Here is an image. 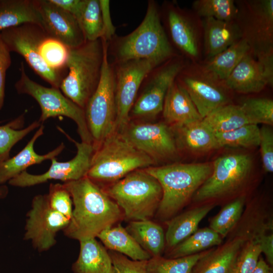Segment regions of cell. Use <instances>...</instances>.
<instances>
[{"label": "cell", "mask_w": 273, "mask_h": 273, "mask_svg": "<svg viewBox=\"0 0 273 273\" xmlns=\"http://www.w3.org/2000/svg\"><path fill=\"white\" fill-rule=\"evenodd\" d=\"M63 184L74 206L69 223L63 230L68 238L79 241L96 238L124 217L116 203L87 176Z\"/></svg>", "instance_id": "obj_1"}, {"label": "cell", "mask_w": 273, "mask_h": 273, "mask_svg": "<svg viewBox=\"0 0 273 273\" xmlns=\"http://www.w3.org/2000/svg\"><path fill=\"white\" fill-rule=\"evenodd\" d=\"M112 63L133 59H151L160 63L178 55L163 26L157 3L149 1L141 23L128 34L115 35L107 43Z\"/></svg>", "instance_id": "obj_2"}, {"label": "cell", "mask_w": 273, "mask_h": 273, "mask_svg": "<svg viewBox=\"0 0 273 273\" xmlns=\"http://www.w3.org/2000/svg\"><path fill=\"white\" fill-rule=\"evenodd\" d=\"M159 183L162 197L156 214L167 221L180 211L211 175L213 163H176L145 168Z\"/></svg>", "instance_id": "obj_3"}, {"label": "cell", "mask_w": 273, "mask_h": 273, "mask_svg": "<svg viewBox=\"0 0 273 273\" xmlns=\"http://www.w3.org/2000/svg\"><path fill=\"white\" fill-rule=\"evenodd\" d=\"M106 43L100 38L69 49L66 64L68 72L59 89L84 110L101 79Z\"/></svg>", "instance_id": "obj_4"}, {"label": "cell", "mask_w": 273, "mask_h": 273, "mask_svg": "<svg viewBox=\"0 0 273 273\" xmlns=\"http://www.w3.org/2000/svg\"><path fill=\"white\" fill-rule=\"evenodd\" d=\"M105 191L131 221L150 220L162 197L159 183L145 169L131 172Z\"/></svg>", "instance_id": "obj_5"}, {"label": "cell", "mask_w": 273, "mask_h": 273, "mask_svg": "<svg viewBox=\"0 0 273 273\" xmlns=\"http://www.w3.org/2000/svg\"><path fill=\"white\" fill-rule=\"evenodd\" d=\"M155 163L119 133L115 132L95 149L86 176L96 184L115 182L133 171L149 167Z\"/></svg>", "instance_id": "obj_6"}, {"label": "cell", "mask_w": 273, "mask_h": 273, "mask_svg": "<svg viewBox=\"0 0 273 273\" xmlns=\"http://www.w3.org/2000/svg\"><path fill=\"white\" fill-rule=\"evenodd\" d=\"M210 176L192 199L197 204H212L237 196L248 183L253 163L246 154L233 153L218 157Z\"/></svg>", "instance_id": "obj_7"}, {"label": "cell", "mask_w": 273, "mask_h": 273, "mask_svg": "<svg viewBox=\"0 0 273 273\" xmlns=\"http://www.w3.org/2000/svg\"><path fill=\"white\" fill-rule=\"evenodd\" d=\"M88 129L95 149L116 132V107L113 64L110 62L106 43L99 83L84 108Z\"/></svg>", "instance_id": "obj_8"}, {"label": "cell", "mask_w": 273, "mask_h": 273, "mask_svg": "<svg viewBox=\"0 0 273 273\" xmlns=\"http://www.w3.org/2000/svg\"><path fill=\"white\" fill-rule=\"evenodd\" d=\"M20 77L14 86L19 94L32 97L39 104L41 115L38 121L42 123L51 117L65 116L77 124L81 142L93 145L87 125L84 109L67 98L59 88L47 87L31 80L25 72L24 63L20 65Z\"/></svg>", "instance_id": "obj_9"}, {"label": "cell", "mask_w": 273, "mask_h": 273, "mask_svg": "<svg viewBox=\"0 0 273 273\" xmlns=\"http://www.w3.org/2000/svg\"><path fill=\"white\" fill-rule=\"evenodd\" d=\"M237 5L236 22L242 38L248 44L250 52L258 59L273 58V1L242 2Z\"/></svg>", "instance_id": "obj_10"}, {"label": "cell", "mask_w": 273, "mask_h": 273, "mask_svg": "<svg viewBox=\"0 0 273 273\" xmlns=\"http://www.w3.org/2000/svg\"><path fill=\"white\" fill-rule=\"evenodd\" d=\"M0 34L10 52L20 55L36 74L51 87L59 88L64 71L52 69L41 57L40 47L48 35L41 26L26 23L4 30Z\"/></svg>", "instance_id": "obj_11"}, {"label": "cell", "mask_w": 273, "mask_h": 273, "mask_svg": "<svg viewBox=\"0 0 273 273\" xmlns=\"http://www.w3.org/2000/svg\"><path fill=\"white\" fill-rule=\"evenodd\" d=\"M160 11L163 26L174 48L194 63L202 54V20L194 13L181 9L174 2H165Z\"/></svg>", "instance_id": "obj_12"}, {"label": "cell", "mask_w": 273, "mask_h": 273, "mask_svg": "<svg viewBox=\"0 0 273 273\" xmlns=\"http://www.w3.org/2000/svg\"><path fill=\"white\" fill-rule=\"evenodd\" d=\"M186 67L182 57L177 55L153 69L141 84V95L130 113L139 118H152L162 112L168 89Z\"/></svg>", "instance_id": "obj_13"}, {"label": "cell", "mask_w": 273, "mask_h": 273, "mask_svg": "<svg viewBox=\"0 0 273 273\" xmlns=\"http://www.w3.org/2000/svg\"><path fill=\"white\" fill-rule=\"evenodd\" d=\"M112 64L115 79L116 132H120L129 123L130 112L144 79L153 69L162 63L154 60L143 59Z\"/></svg>", "instance_id": "obj_14"}, {"label": "cell", "mask_w": 273, "mask_h": 273, "mask_svg": "<svg viewBox=\"0 0 273 273\" xmlns=\"http://www.w3.org/2000/svg\"><path fill=\"white\" fill-rule=\"evenodd\" d=\"M24 239L30 240L39 252L48 251L56 243V235L69 224L70 219L50 207L47 194L32 200L27 212Z\"/></svg>", "instance_id": "obj_15"}, {"label": "cell", "mask_w": 273, "mask_h": 273, "mask_svg": "<svg viewBox=\"0 0 273 273\" xmlns=\"http://www.w3.org/2000/svg\"><path fill=\"white\" fill-rule=\"evenodd\" d=\"M118 133L155 163L172 159L177 155V148L173 132L166 123H128Z\"/></svg>", "instance_id": "obj_16"}, {"label": "cell", "mask_w": 273, "mask_h": 273, "mask_svg": "<svg viewBox=\"0 0 273 273\" xmlns=\"http://www.w3.org/2000/svg\"><path fill=\"white\" fill-rule=\"evenodd\" d=\"M71 140L77 148L76 154L73 158L66 162H58L54 158L51 160V165L46 172L32 174L26 170L10 180L9 184L12 186L24 188L39 185L49 180H59L64 183L86 176L90 167L95 147L92 144Z\"/></svg>", "instance_id": "obj_17"}, {"label": "cell", "mask_w": 273, "mask_h": 273, "mask_svg": "<svg viewBox=\"0 0 273 273\" xmlns=\"http://www.w3.org/2000/svg\"><path fill=\"white\" fill-rule=\"evenodd\" d=\"M186 67L176 79L187 90L202 119L214 109L231 103L229 89L222 82L205 75L197 66Z\"/></svg>", "instance_id": "obj_18"}, {"label": "cell", "mask_w": 273, "mask_h": 273, "mask_svg": "<svg viewBox=\"0 0 273 273\" xmlns=\"http://www.w3.org/2000/svg\"><path fill=\"white\" fill-rule=\"evenodd\" d=\"M47 34L69 49L83 44L85 39L76 19L50 0H35Z\"/></svg>", "instance_id": "obj_19"}, {"label": "cell", "mask_w": 273, "mask_h": 273, "mask_svg": "<svg viewBox=\"0 0 273 273\" xmlns=\"http://www.w3.org/2000/svg\"><path fill=\"white\" fill-rule=\"evenodd\" d=\"M229 90L242 94L257 93L273 84V63L264 62L247 53L222 82Z\"/></svg>", "instance_id": "obj_20"}, {"label": "cell", "mask_w": 273, "mask_h": 273, "mask_svg": "<svg viewBox=\"0 0 273 273\" xmlns=\"http://www.w3.org/2000/svg\"><path fill=\"white\" fill-rule=\"evenodd\" d=\"M162 112L165 123L175 127L202 119L187 90L176 78L167 90Z\"/></svg>", "instance_id": "obj_21"}, {"label": "cell", "mask_w": 273, "mask_h": 273, "mask_svg": "<svg viewBox=\"0 0 273 273\" xmlns=\"http://www.w3.org/2000/svg\"><path fill=\"white\" fill-rule=\"evenodd\" d=\"M244 237L236 234L201 258L191 273H233Z\"/></svg>", "instance_id": "obj_22"}, {"label": "cell", "mask_w": 273, "mask_h": 273, "mask_svg": "<svg viewBox=\"0 0 273 273\" xmlns=\"http://www.w3.org/2000/svg\"><path fill=\"white\" fill-rule=\"evenodd\" d=\"M44 128V125L41 124L27 145L20 152L14 157L0 163V186L26 171L28 167L56 158L63 151L65 145L62 143L47 154L39 155L35 152L34 150L35 142L43 134Z\"/></svg>", "instance_id": "obj_23"}, {"label": "cell", "mask_w": 273, "mask_h": 273, "mask_svg": "<svg viewBox=\"0 0 273 273\" xmlns=\"http://www.w3.org/2000/svg\"><path fill=\"white\" fill-rule=\"evenodd\" d=\"M201 20L206 59L222 52L242 38L236 21L226 22L213 18H204Z\"/></svg>", "instance_id": "obj_24"}, {"label": "cell", "mask_w": 273, "mask_h": 273, "mask_svg": "<svg viewBox=\"0 0 273 273\" xmlns=\"http://www.w3.org/2000/svg\"><path fill=\"white\" fill-rule=\"evenodd\" d=\"M214 206L212 204L200 205L166 221L165 247L170 250L194 233L200 221Z\"/></svg>", "instance_id": "obj_25"}, {"label": "cell", "mask_w": 273, "mask_h": 273, "mask_svg": "<svg viewBox=\"0 0 273 273\" xmlns=\"http://www.w3.org/2000/svg\"><path fill=\"white\" fill-rule=\"evenodd\" d=\"M250 51L247 41L241 38L224 51L197 66L205 75L223 82Z\"/></svg>", "instance_id": "obj_26"}, {"label": "cell", "mask_w": 273, "mask_h": 273, "mask_svg": "<svg viewBox=\"0 0 273 273\" xmlns=\"http://www.w3.org/2000/svg\"><path fill=\"white\" fill-rule=\"evenodd\" d=\"M79 242V255L72 267L74 273H114L108 251L96 238Z\"/></svg>", "instance_id": "obj_27"}, {"label": "cell", "mask_w": 273, "mask_h": 273, "mask_svg": "<svg viewBox=\"0 0 273 273\" xmlns=\"http://www.w3.org/2000/svg\"><path fill=\"white\" fill-rule=\"evenodd\" d=\"M26 23L41 26L35 0H0V32Z\"/></svg>", "instance_id": "obj_28"}, {"label": "cell", "mask_w": 273, "mask_h": 273, "mask_svg": "<svg viewBox=\"0 0 273 273\" xmlns=\"http://www.w3.org/2000/svg\"><path fill=\"white\" fill-rule=\"evenodd\" d=\"M136 243L151 257L161 256L165 248L163 230L151 220L131 221L125 228Z\"/></svg>", "instance_id": "obj_29"}, {"label": "cell", "mask_w": 273, "mask_h": 273, "mask_svg": "<svg viewBox=\"0 0 273 273\" xmlns=\"http://www.w3.org/2000/svg\"><path fill=\"white\" fill-rule=\"evenodd\" d=\"M110 250L133 260H148L151 256L136 243L121 224L102 231L97 237Z\"/></svg>", "instance_id": "obj_30"}, {"label": "cell", "mask_w": 273, "mask_h": 273, "mask_svg": "<svg viewBox=\"0 0 273 273\" xmlns=\"http://www.w3.org/2000/svg\"><path fill=\"white\" fill-rule=\"evenodd\" d=\"M202 121L214 134L232 131L249 124L240 105L231 103L214 109Z\"/></svg>", "instance_id": "obj_31"}, {"label": "cell", "mask_w": 273, "mask_h": 273, "mask_svg": "<svg viewBox=\"0 0 273 273\" xmlns=\"http://www.w3.org/2000/svg\"><path fill=\"white\" fill-rule=\"evenodd\" d=\"M176 128L181 141L190 151L205 153L219 149L215 134L202 119Z\"/></svg>", "instance_id": "obj_32"}, {"label": "cell", "mask_w": 273, "mask_h": 273, "mask_svg": "<svg viewBox=\"0 0 273 273\" xmlns=\"http://www.w3.org/2000/svg\"><path fill=\"white\" fill-rule=\"evenodd\" d=\"M222 240L221 237L210 228L198 229L167 251L166 258H175L193 255L220 245Z\"/></svg>", "instance_id": "obj_33"}, {"label": "cell", "mask_w": 273, "mask_h": 273, "mask_svg": "<svg viewBox=\"0 0 273 273\" xmlns=\"http://www.w3.org/2000/svg\"><path fill=\"white\" fill-rule=\"evenodd\" d=\"M246 200L242 195L226 204L210 221L209 227L223 239L237 225L242 216Z\"/></svg>", "instance_id": "obj_34"}, {"label": "cell", "mask_w": 273, "mask_h": 273, "mask_svg": "<svg viewBox=\"0 0 273 273\" xmlns=\"http://www.w3.org/2000/svg\"><path fill=\"white\" fill-rule=\"evenodd\" d=\"M24 121L23 114L0 126V163L10 158V151L16 143L42 124L38 120H35L26 128L20 129L23 126Z\"/></svg>", "instance_id": "obj_35"}, {"label": "cell", "mask_w": 273, "mask_h": 273, "mask_svg": "<svg viewBox=\"0 0 273 273\" xmlns=\"http://www.w3.org/2000/svg\"><path fill=\"white\" fill-rule=\"evenodd\" d=\"M211 249V248L193 255L175 258H168L162 256L152 257L147 260V272L191 273L196 263Z\"/></svg>", "instance_id": "obj_36"}, {"label": "cell", "mask_w": 273, "mask_h": 273, "mask_svg": "<svg viewBox=\"0 0 273 273\" xmlns=\"http://www.w3.org/2000/svg\"><path fill=\"white\" fill-rule=\"evenodd\" d=\"M192 7L200 18H213L226 22L235 21L238 12L233 0H196Z\"/></svg>", "instance_id": "obj_37"}, {"label": "cell", "mask_w": 273, "mask_h": 273, "mask_svg": "<svg viewBox=\"0 0 273 273\" xmlns=\"http://www.w3.org/2000/svg\"><path fill=\"white\" fill-rule=\"evenodd\" d=\"M219 148L222 147L252 148L259 146L260 128L247 124L228 132L215 134Z\"/></svg>", "instance_id": "obj_38"}, {"label": "cell", "mask_w": 273, "mask_h": 273, "mask_svg": "<svg viewBox=\"0 0 273 273\" xmlns=\"http://www.w3.org/2000/svg\"><path fill=\"white\" fill-rule=\"evenodd\" d=\"M78 23L86 41L101 38L103 22L99 0H86Z\"/></svg>", "instance_id": "obj_39"}, {"label": "cell", "mask_w": 273, "mask_h": 273, "mask_svg": "<svg viewBox=\"0 0 273 273\" xmlns=\"http://www.w3.org/2000/svg\"><path fill=\"white\" fill-rule=\"evenodd\" d=\"M249 124H273V101L265 98H251L240 104Z\"/></svg>", "instance_id": "obj_40"}, {"label": "cell", "mask_w": 273, "mask_h": 273, "mask_svg": "<svg viewBox=\"0 0 273 273\" xmlns=\"http://www.w3.org/2000/svg\"><path fill=\"white\" fill-rule=\"evenodd\" d=\"M40 54L49 67L64 71L66 68L69 48L48 35L40 47Z\"/></svg>", "instance_id": "obj_41"}, {"label": "cell", "mask_w": 273, "mask_h": 273, "mask_svg": "<svg viewBox=\"0 0 273 273\" xmlns=\"http://www.w3.org/2000/svg\"><path fill=\"white\" fill-rule=\"evenodd\" d=\"M233 273H251L256 266L261 251L254 237L246 235Z\"/></svg>", "instance_id": "obj_42"}, {"label": "cell", "mask_w": 273, "mask_h": 273, "mask_svg": "<svg viewBox=\"0 0 273 273\" xmlns=\"http://www.w3.org/2000/svg\"><path fill=\"white\" fill-rule=\"evenodd\" d=\"M47 197L51 208L70 220L73 202L69 192L63 184H51Z\"/></svg>", "instance_id": "obj_43"}, {"label": "cell", "mask_w": 273, "mask_h": 273, "mask_svg": "<svg viewBox=\"0 0 273 273\" xmlns=\"http://www.w3.org/2000/svg\"><path fill=\"white\" fill-rule=\"evenodd\" d=\"M114 273H148L147 260H133L120 253L110 250Z\"/></svg>", "instance_id": "obj_44"}, {"label": "cell", "mask_w": 273, "mask_h": 273, "mask_svg": "<svg viewBox=\"0 0 273 273\" xmlns=\"http://www.w3.org/2000/svg\"><path fill=\"white\" fill-rule=\"evenodd\" d=\"M260 154L263 169L266 172L273 171V132L268 125L260 128Z\"/></svg>", "instance_id": "obj_45"}, {"label": "cell", "mask_w": 273, "mask_h": 273, "mask_svg": "<svg viewBox=\"0 0 273 273\" xmlns=\"http://www.w3.org/2000/svg\"><path fill=\"white\" fill-rule=\"evenodd\" d=\"M10 53L0 34V110L4 104L6 73L12 63Z\"/></svg>", "instance_id": "obj_46"}, {"label": "cell", "mask_w": 273, "mask_h": 273, "mask_svg": "<svg viewBox=\"0 0 273 273\" xmlns=\"http://www.w3.org/2000/svg\"><path fill=\"white\" fill-rule=\"evenodd\" d=\"M103 22V33L101 39L107 43L115 34L116 27L111 17L110 1L99 0Z\"/></svg>", "instance_id": "obj_47"}, {"label": "cell", "mask_w": 273, "mask_h": 273, "mask_svg": "<svg viewBox=\"0 0 273 273\" xmlns=\"http://www.w3.org/2000/svg\"><path fill=\"white\" fill-rule=\"evenodd\" d=\"M50 1L72 15L78 22L86 0H50Z\"/></svg>", "instance_id": "obj_48"}, {"label": "cell", "mask_w": 273, "mask_h": 273, "mask_svg": "<svg viewBox=\"0 0 273 273\" xmlns=\"http://www.w3.org/2000/svg\"><path fill=\"white\" fill-rule=\"evenodd\" d=\"M259 243L261 253L264 254L267 263L271 267L273 265V234L266 232L261 234L256 237Z\"/></svg>", "instance_id": "obj_49"}, {"label": "cell", "mask_w": 273, "mask_h": 273, "mask_svg": "<svg viewBox=\"0 0 273 273\" xmlns=\"http://www.w3.org/2000/svg\"><path fill=\"white\" fill-rule=\"evenodd\" d=\"M272 267L260 257L256 266L251 273H272Z\"/></svg>", "instance_id": "obj_50"}, {"label": "cell", "mask_w": 273, "mask_h": 273, "mask_svg": "<svg viewBox=\"0 0 273 273\" xmlns=\"http://www.w3.org/2000/svg\"><path fill=\"white\" fill-rule=\"evenodd\" d=\"M8 191L7 186L4 185L0 186V199L6 198L8 195Z\"/></svg>", "instance_id": "obj_51"}]
</instances>
